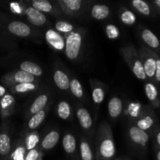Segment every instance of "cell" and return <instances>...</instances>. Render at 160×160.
Masks as SVG:
<instances>
[{"label":"cell","mask_w":160,"mask_h":160,"mask_svg":"<svg viewBox=\"0 0 160 160\" xmlns=\"http://www.w3.org/2000/svg\"><path fill=\"white\" fill-rule=\"evenodd\" d=\"M116 154V146L109 128H105L98 138L97 148L98 160H110Z\"/></svg>","instance_id":"cell-1"},{"label":"cell","mask_w":160,"mask_h":160,"mask_svg":"<svg viewBox=\"0 0 160 160\" xmlns=\"http://www.w3.org/2000/svg\"><path fill=\"white\" fill-rule=\"evenodd\" d=\"M121 54L123 59L126 61L128 67L131 68L136 78L142 81L146 80L147 78L144 71L142 60H141L138 52L134 48V47L131 45V46L121 48Z\"/></svg>","instance_id":"cell-2"},{"label":"cell","mask_w":160,"mask_h":160,"mask_svg":"<svg viewBox=\"0 0 160 160\" xmlns=\"http://www.w3.org/2000/svg\"><path fill=\"white\" fill-rule=\"evenodd\" d=\"M138 52L140 56L141 60H142L146 78L154 82L155 73H156V57L157 53L152 51L146 46H142Z\"/></svg>","instance_id":"cell-3"},{"label":"cell","mask_w":160,"mask_h":160,"mask_svg":"<svg viewBox=\"0 0 160 160\" xmlns=\"http://www.w3.org/2000/svg\"><path fill=\"white\" fill-rule=\"evenodd\" d=\"M128 136L134 146L139 149V152L145 155L146 152V147L150 138V134L145 131L139 129L137 126L133 125L128 129Z\"/></svg>","instance_id":"cell-4"},{"label":"cell","mask_w":160,"mask_h":160,"mask_svg":"<svg viewBox=\"0 0 160 160\" xmlns=\"http://www.w3.org/2000/svg\"><path fill=\"white\" fill-rule=\"evenodd\" d=\"M82 45V36L80 32H71L67 36L65 42V53L70 60L78 58Z\"/></svg>","instance_id":"cell-5"},{"label":"cell","mask_w":160,"mask_h":160,"mask_svg":"<svg viewBox=\"0 0 160 160\" xmlns=\"http://www.w3.org/2000/svg\"><path fill=\"white\" fill-rule=\"evenodd\" d=\"M159 125V120L156 114L153 112L152 109L149 108L143 115L139 117V119L136 122L135 126L148 134H149L150 132L153 134L155 130L157 128Z\"/></svg>","instance_id":"cell-6"},{"label":"cell","mask_w":160,"mask_h":160,"mask_svg":"<svg viewBox=\"0 0 160 160\" xmlns=\"http://www.w3.org/2000/svg\"><path fill=\"white\" fill-rule=\"evenodd\" d=\"M141 38L149 49L159 54L160 53V41L159 38L148 28H142L141 30Z\"/></svg>","instance_id":"cell-7"},{"label":"cell","mask_w":160,"mask_h":160,"mask_svg":"<svg viewBox=\"0 0 160 160\" xmlns=\"http://www.w3.org/2000/svg\"><path fill=\"white\" fill-rule=\"evenodd\" d=\"M8 30L11 34L17 37L26 38L31 35V28L21 21H12L8 24Z\"/></svg>","instance_id":"cell-8"},{"label":"cell","mask_w":160,"mask_h":160,"mask_svg":"<svg viewBox=\"0 0 160 160\" xmlns=\"http://www.w3.org/2000/svg\"><path fill=\"white\" fill-rule=\"evenodd\" d=\"M145 92L147 98L154 109H160V93L159 89L153 82H147L145 85Z\"/></svg>","instance_id":"cell-9"},{"label":"cell","mask_w":160,"mask_h":160,"mask_svg":"<svg viewBox=\"0 0 160 160\" xmlns=\"http://www.w3.org/2000/svg\"><path fill=\"white\" fill-rule=\"evenodd\" d=\"M25 14L30 23L34 26H42L47 21L45 14L35 9L32 6H29L25 9Z\"/></svg>","instance_id":"cell-10"},{"label":"cell","mask_w":160,"mask_h":160,"mask_svg":"<svg viewBox=\"0 0 160 160\" xmlns=\"http://www.w3.org/2000/svg\"><path fill=\"white\" fill-rule=\"evenodd\" d=\"M45 39L47 42L56 50H62L65 48V42L62 36L53 30H48L45 33Z\"/></svg>","instance_id":"cell-11"},{"label":"cell","mask_w":160,"mask_h":160,"mask_svg":"<svg viewBox=\"0 0 160 160\" xmlns=\"http://www.w3.org/2000/svg\"><path fill=\"white\" fill-rule=\"evenodd\" d=\"M77 117L80 125L84 130H89L93 125V120L90 112L84 107H79L77 109Z\"/></svg>","instance_id":"cell-12"},{"label":"cell","mask_w":160,"mask_h":160,"mask_svg":"<svg viewBox=\"0 0 160 160\" xmlns=\"http://www.w3.org/2000/svg\"><path fill=\"white\" fill-rule=\"evenodd\" d=\"M108 111L109 117L112 118H118L123 111V102L118 97L110 98L108 103Z\"/></svg>","instance_id":"cell-13"},{"label":"cell","mask_w":160,"mask_h":160,"mask_svg":"<svg viewBox=\"0 0 160 160\" xmlns=\"http://www.w3.org/2000/svg\"><path fill=\"white\" fill-rule=\"evenodd\" d=\"M53 80L56 85L60 90L67 91L70 89V81L69 77L67 73L61 70H57L53 73Z\"/></svg>","instance_id":"cell-14"},{"label":"cell","mask_w":160,"mask_h":160,"mask_svg":"<svg viewBox=\"0 0 160 160\" xmlns=\"http://www.w3.org/2000/svg\"><path fill=\"white\" fill-rule=\"evenodd\" d=\"M59 133L57 131H51L45 136L42 141V148L44 150H51L56 146L59 141Z\"/></svg>","instance_id":"cell-15"},{"label":"cell","mask_w":160,"mask_h":160,"mask_svg":"<svg viewBox=\"0 0 160 160\" xmlns=\"http://www.w3.org/2000/svg\"><path fill=\"white\" fill-rule=\"evenodd\" d=\"M48 101V96L46 94H42L34 99L29 109L30 115H34L40 111H42L46 106Z\"/></svg>","instance_id":"cell-16"},{"label":"cell","mask_w":160,"mask_h":160,"mask_svg":"<svg viewBox=\"0 0 160 160\" xmlns=\"http://www.w3.org/2000/svg\"><path fill=\"white\" fill-rule=\"evenodd\" d=\"M131 4L134 9L142 15L145 17H152L154 15L155 12H153L152 7L146 2L142 0H134L131 2Z\"/></svg>","instance_id":"cell-17"},{"label":"cell","mask_w":160,"mask_h":160,"mask_svg":"<svg viewBox=\"0 0 160 160\" xmlns=\"http://www.w3.org/2000/svg\"><path fill=\"white\" fill-rule=\"evenodd\" d=\"M20 70L27 72L34 77H40L43 74V70L40 66L31 61H23L20 65Z\"/></svg>","instance_id":"cell-18"},{"label":"cell","mask_w":160,"mask_h":160,"mask_svg":"<svg viewBox=\"0 0 160 160\" xmlns=\"http://www.w3.org/2000/svg\"><path fill=\"white\" fill-rule=\"evenodd\" d=\"M76 138L73 134L67 133L64 135L63 138H62V147L67 154L70 155V156L74 154L75 151H76Z\"/></svg>","instance_id":"cell-19"},{"label":"cell","mask_w":160,"mask_h":160,"mask_svg":"<svg viewBox=\"0 0 160 160\" xmlns=\"http://www.w3.org/2000/svg\"><path fill=\"white\" fill-rule=\"evenodd\" d=\"M109 12H110V10L107 6L97 4L92 7V11H91V15L95 20H102L107 18L108 16L109 15Z\"/></svg>","instance_id":"cell-20"},{"label":"cell","mask_w":160,"mask_h":160,"mask_svg":"<svg viewBox=\"0 0 160 160\" xmlns=\"http://www.w3.org/2000/svg\"><path fill=\"white\" fill-rule=\"evenodd\" d=\"M12 82L16 84H23V83H34L36 78L23 70L16 71L12 75Z\"/></svg>","instance_id":"cell-21"},{"label":"cell","mask_w":160,"mask_h":160,"mask_svg":"<svg viewBox=\"0 0 160 160\" xmlns=\"http://www.w3.org/2000/svg\"><path fill=\"white\" fill-rule=\"evenodd\" d=\"M11 150L10 137L6 133L0 134V156L6 157L9 154Z\"/></svg>","instance_id":"cell-22"},{"label":"cell","mask_w":160,"mask_h":160,"mask_svg":"<svg viewBox=\"0 0 160 160\" xmlns=\"http://www.w3.org/2000/svg\"><path fill=\"white\" fill-rule=\"evenodd\" d=\"M58 2L62 6L63 10L67 9L69 12H78L82 6L81 0H62V1H59Z\"/></svg>","instance_id":"cell-23"},{"label":"cell","mask_w":160,"mask_h":160,"mask_svg":"<svg viewBox=\"0 0 160 160\" xmlns=\"http://www.w3.org/2000/svg\"><path fill=\"white\" fill-rule=\"evenodd\" d=\"M45 115H46V112H45V109L33 115L31 118L30 119L29 121H28V128L31 130L37 129L45 120Z\"/></svg>","instance_id":"cell-24"},{"label":"cell","mask_w":160,"mask_h":160,"mask_svg":"<svg viewBox=\"0 0 160 160\" xmlns=\"http://www.w3.org/2000/svg\"><path fill=\"white\" fill-rule=\"evenodd\" d=\"M80 152L81 160H94V156L92 148L88 142L82 139L80 145Z\"/></svg>","instance_id":"cell-25"},{"label":"cell","mask_w":160,"mask_h":160,"mask_svg":"<svg viewBox=\"0 0 160 160\" xmlns=\"http://www.w3.org/2000/svg\"><path fill=\"white\" fill-rule=\"evenodd\" d=\"M57 114L59 118L62 120H68L71 114L70 104L66 101L59 102L57 106Z\"/></svg>","instance_id":"cell-26"},{"label":"cell","mask_w":160,"mask_h":160,"mask_svg":"<svg viewBox=\"0 0 160 160\" xmlns=\"http://www.w3.org/2000/svg\"><path fill=\"white\" fill-rule=\"evenodd\" d=\"M32 7L37 10L40 11L41 12H51L52 11V6L51 3L47 0H34L31 2Z\"/></svg>","instance_id":"cell-27"},{"label":"cell","mask_w":160,"mask_h":160,"mask_svg":"<svg viewBox=\"0 0 160 160\" xmlns=\"http://www.w3.org/2000/svg\"><path fill=\"white\" fill-rule=\"evenodd\" d=\"M70 89L72 94L78 98H82L84 96V90L81 82L76 78H73L70 81Z\"/></svg>","instance_id":"cell-28"},{"label":"cell","mask_w":160,"mask_h":160,"mask_svg":"<svg viewBox=\"0 0 160 160\" xmlns=\"http://www.w3.org/2000/svg\"><path fill=\"white\" fill-rule=\"evenodd\" d=\"M37 88V85L34 83H23V84H17L13 88L12 91L16 93L24 94L32 92Z\"/></svg>","instance_id":"cell-29"},{"label":"cell","mask_w":160,"mask_h":160,"mask_svg":"<svg viewBox=\"0 0 160 160\" xmlns=\"http://www.w3.org/2000/svg\"><path fill=\"white\" fill-rule=\"evenodd\" d=\"M120 19L121 21L127 25H133L136 22V16L130 10H123L120 14Z\"/></svg>","instance_id":"cell-30"},{"label":"cell","mask_w":160,"mask_h":160,"mask_svg":"<svg viewBox=\"0 0 160 160\" xmlns=\"http://www.w3.org/2000/svg\"><path fill=\"white\" fill-rule=\"evenodd\" d=\"M92 99L97 105L101 104L105 98V91L102 88L96 87L92 90Z\"/></svg>","instance_id":"cell-31"},{"label":"cell","mask_w":160,"mask_h":160,"mask_svg":"<svg viewBox=\"0 0 160 160\" xmlns=\"http://www.w3.org/2000/svg\"><path fill=\"white\" fill-rule=\"evenodd\" d=\"M14 102H15V99L12 95L6 94L0 100V107L2 110H7L11 106H12Z\"/></svg>","instance_id":"cell-32"},{"label":"cell","mask_w":160,"mask_h":160,"mask_svg":"<svg viewBox=\"0 0 160 160\" xmlns=\"http://www.w3.org/2000/svg\"><path fill=\"white\" fill-rule=\"evenodd\" d=\"M56 29L62 33H71L73 30V26L67 21H58L56 23Z\"/></svg>","instance_id":"cell-33"},{"label":"cell","mask_w":160,"mask_h":160,"mask_svg":"<svg viewBox=\"0 0 160 160\" xmlns=\"http://www.w3.org/2000/svg\"><path fill=\"white\" fill-rule=\"evenodd\" d=\"M106 33L109 39H116L120 35V31L118 28L114 24H109L106 28Z\"/></svg>","instance_id":"cell-34"},{"label":"cell","mask_w":160,"mask_h":160,"mask_svg":"<svg viewBox=\"0 0 160 160\" xmlns=\"http://www.w3.org/2000/svg\"><path fill=\"white\" fill-rule=\"evenodd\" d=\"M38 135L35 133H32L29 135L27 140V149L31 150L33 148H35V146L38 143Z\"/></svg>","instance_id":"cell-35"},{"label":"cell","mask_w":160,"mask_h":160,"mask_svg":"<svg viewBox=\"0 0 160 160\" xmlns=\"http://www.w3.org/2000/svg\"><path fill=\"white\" fill-rule=\"evenodd\" d=\"M42 154L38 151V148H33V149L28 151V154L24 156V160H42Z\"/></svg>","instance_id":"cell-36"},{"label":"cell","mask_w":160,"mask_h":160,"mask_svg":"<svg viewBox=\"0 0 160 160\" xmlns=\"http://www.w3.org/2000/svg\"><path fill=\"white\" fill-rule=\"evenodd\" d=\"M24 152H25V148L23 147H18L14 150L13 152L12 153V160H19L20 159L24 158Z\"/></svg>","instance_id":"cell-37"},{"label":"cell","mask_w":160,"mask_h":160,"mask_svg":"<svg viewBox=\"0 0 160 160\" xmlns=\"http://www.w3.org/2000/svg\"><path fill=\"white\" fill-rule=\"evenodd\" d=\"M156 73H155L154 78V84H160V57L159 55H156Z\"/></svg>","instance_id":"cell-38"},{"label":"cell","mask_w":160,"mask_h":160,"mask_svg":"<svg viewBox=\"0 0 160 160\" xmlns=\"http://www.w3.org/2000/svg\"><path fill=\"white\" fill-rule=\"evenodd\" d=\"M153 136H154L155 142H156L155 145L160 148V124L155 130L154 133H153Z\"/></svg>","instance_id":"cell-39"},{"label":"cell","mask_w":160,"mask_h":160,"mask_svg":"<svg viewBox=\"0 0 160 160\" xmlns=\"http://www.w3.org/2000/svg\"><path fill=\"white\" fill-rule=\"evenodd\" d=\"M153 6V9H155L156 12L160 16V0H155L152 2Z\"/></svg>","instance_id":"cell-40"},{"label":"cell","mask_w":160,"mask_h":160,"mask_svg":"<svg viewBox=\"0 0 160 160\" xmlns=\"http://www.w3.org/2000/svg\"><path fill=\"white\" fill-rule=\"evenodd\" d=\"M10 9L12 12H16V13H20V7L17 3H11Z\"/></svg>","instance_id":"cell-41"},{"label":"cell","mask_w":160,"mask_h":160,"mask_svg":"<svg viewBox=\"0 0 160 160\" xmlns=\"http://www.w3.org/2000/svg\"><path fill=\"white\" fill-rule=\"evenodd\" d=\"M155 152H156V160H160V148L155 145Z\"/></svg>","instance_id":"cell-42"},{"label":"cell","mask_w":160,"mask_h":160,"mask_svg":"<svg viewBox=\"0 0 160 160\" xmlns=\"http://www.w3.org/2000/svg\"><path fill=\"white\" fill-rule=\"evenodd\" d=\"M6 95V88L3 86L0 85V98H2Z\"/></svg>","instance_id":"cell-43"},{"label":"cell","mask_w":160,"mask_h":160,"mask_svg":"<svg viewBox=\"0 0 160 160\" xmlns=\"http://www.w3.org/2000/svg\"><path fill=\"white\" fill-rule=\"evenodd\" d=\"M19 160H24V158H23V159H19Z\"/></svg>","instance_id":"cell-44"}]
</instances>
